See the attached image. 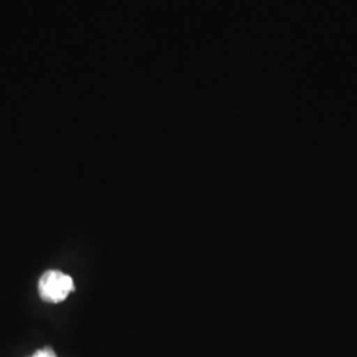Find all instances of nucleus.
Wrapping results in <instances>:
<instances>
[{"label":"nucleus","instance_id":"obj_1","mask_svg":"<svg viewBox=\"0 0 357 357\" xmlns=\"http://www.w3.org/2000/svg\"><path fill=\"white\" fill-rule=\"evenodd\" d=\"M75 291V282L70 275L59 270L44 273L38 281V293L44 302L60 303Z\"/></svg>","mask_w":357,"mask_h":357},{"label":"nucleus","instance_id":"obj_2","mask_svg":"<svg viewBox=\"0 0 357 357\" xmlns=\"http://www.w3.org/2000/svg\"><path fill=\"white\" fill-rule=\"evenodd\" d=\"M32 357H56V355H54V352L52 349L47 348V349H40Z\"/></svg>","mask_w":357,"mask_h":357}]
</instances>
